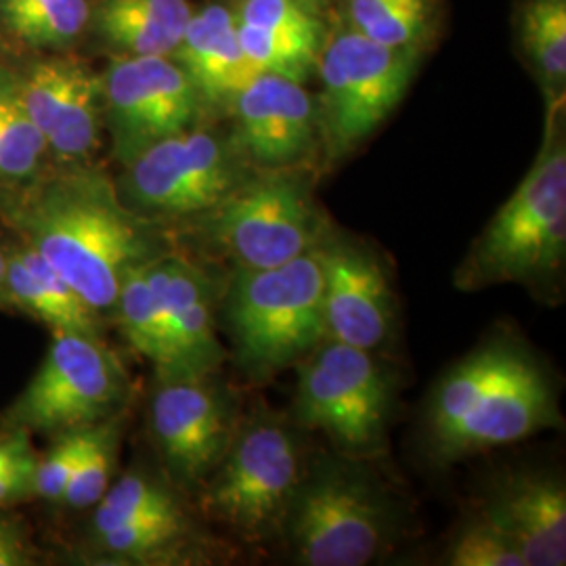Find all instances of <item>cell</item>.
<instances>
[{
  "mask_svg": "<svg viewBox=\"0 0 566 566\" xmlns=\"http://www.w3.org/2000/svg\"><path fill=\"white\" fill-rule=\"evenodd\" d=\"M177 507H181L177 497L163 483L143 474H126L118 483L109 485L102 500L95 504L93 535H99L137 516Z\"/></svg>",
  "mask_w": 566,
  "mask_h": 566,
  "instance_id": "f546056e",
  "label": "cell"
},
{
  "mask_svg": "<svg viewBox=\"0 0 566 566\" xmlns=\"http://www.w3.org/2000/svg\"><path fill=\"white\" fill-rule=\"evenodd\" d=\"M149 422L164 462L181 485L210 476L233 441L229 407L206 376L163 378L149 405Z\"/></svg>",
  "mask_w": 566,
  "mask_h": 566,
  "instance_id": "4fadbf2b",
  "label": "cell"
},
{
  "mask_svg": "<svg viewBox=\"0 0 566 566\" xmlns=\"http://www.w3.org/2000/svg\"><path fill=\"white\" fill-rule=\"evenodd\" d=\"M126 166L124 202L139 217L210 212L242 185L231 149L208 130L166 137Z\"/></svg>",
  "mask_w": 566,
  "mask_h": 566,
  "instance_id": "30bf717a",
  "label": "cell"
},
{
  "mask_svg": "<svg viewBox=\"0 0 566 566\" xmlns=\"http://www.w3.org/2000/svg\"><path fill=\"white\" fill-rule=\"evenodd\" d=\"M243 151L269 168L298 163L313 147L319 116L303 82L259 74L229 99Z\"/></svg>",
  "mask_w": 566,
  "mask_h": 566,
  "instance_id": "9a60e30c",
  "label": "cell"
},
{
  "mask_svg": "<svg viewBox=\"0 0 566 566\" xmlns=\"http://www.w3.org/2000/svg\"><path fill=\"white\" fill-rule=\"evenodd\" d=\"M560 422L554 388L537 361L518 348L464 418L432 443L439 464L510 446Z\"/></svg>",
  "mask_w": 566,
  "mask_h": 566,
  "instance_id": "7c38bea8",
  "label": "cell"
},
{
  "mask_svg": "<svg viewBox=\"0 0 566 566\" xmlns=\"http://www.w3.org/2000/svg\"><path fill=\"white\" fill-rule=\"evenodd\" d=\"M521 549L526 566L566 563L565 483L546 472H512L483 510Z\"/></svg>",
  "mask_w": 566,
  "mask_h": 566,
  "instance_id": "2e32d148",
  "label": "cell"
},
{
  "mask_svg": "<svg viewBox=\"0 0 566 566\" xmlns=\"http://www.w3.org/2000/svg\"><path fill=\"white\" fill-rule=\"evenodd\" d=\"M224 311L235 357L250 376L263 378L303 361L325 340L319 243L290 263L238 271Z\"/></svg>",
  "mask_w": 566,
  "mask_h": 566,
  "instance_id": "7a4b0ae2",
  "label": "cell"
},
{
  "mask_svg": "<svg viewBox=\"0 0 566 566\" xmlns=\"http://www.w3.org/2000/svg\"><path fill=\"white\" fill-rule=\"evenodd\" d=\"M193 11L187 0H99L97 32L126 55H172Z\"/></svg>",
  "mask_w": 566,
  "mask_h": 566,
  "instance_id": "ffe728a7",
  "label": "cell"
},
{
  "mask_svg": "<svg viewBox=\"0 0 566 566\" xmlns=\"http://www.w3.org/2000/svg\"><path fill=\"white\" fill-rule=\"evenodd\" d=\"M32 458H36V453L30 446V432L20 428H7V432L0 434V468Z\"/></svg>",
  "mask_w": 566,
  "mask_h": 566,
  "instance_id": "8d00e7d4",
  "label": "cell"
},
{
  "mask_svg": "<svg viewBox=\"0 0 566 566\" xmlns=\"http://www.w3.org/2000/svg\"><path fill=\"white\" fill-rule=\"evenodd\" d=\"M324 266L325 338L364 350L388 343L395 298L382 264L348 240L319 242Z\"/></svg>",
  "mask_w": 566,
  "mask_h": 566,
  "instance_id": "5bb4252c",
  "label": "cell"
},
{
  "mask_svg": "<svg viewBox=\"0 0 566 566\" xmlns=\"http://www.w3.org/2000/svg\"><path fill=\"white\" fill-rule=\"evenodd\" d=\"M93 72L81 61L44 60L30 65L20 81L21 99L25 103L34 124L39 126L44 139L53 133L63 112L74 99L82 82Z\"/></svg>",
  "mask_w": 566,
  "mask_h": 566,
  "instance_id": "d4e9b609",
  "label": "cell"
},
{
  "mask_svg": "<svg viewBox=\"0 0 566 566\" xmlns=\"http://www.w3.org/2000/svg\"><path fill=\"white\" fill-rule=\"evenodd\" d=\"M523 42L554 102L565 95L566 0H528L523 9Z\"/></svg>",
  "mask_w": 566,
  "mask_h": 566,
  "instance_id": "cb8c5ba5",
  "label": "cell"
},
{
  "mask_svg": "<svg viewBox=\"0 0 566 566\" xmlns=\"http://www.w3.org/2000/svg\"><path fill=\"white\" fill-rule=\"evenodd\" d=\"M164 315L172 329L185 376H206L223 361L214 303L202 269L181 256L163 254L145 264Z\"/></svg>",
  "mask_w": 566,
  "mask_h": 566,
  "instance_id": "e0dca14e",
  "label": "cell"
},
{
  "mask_svg": "<svg viewBox=\"0 0 566 566\" xmlns=\"http://www.w3.org/2000/svg\"><path fill=\"white\" fill-rule=\"evenodd\" d=\"M353 30L390 49H413L432 18V0H346Z\"/></svg>",
  "mask_w": 566,
  "mask_h": 566,
  "instance_id": "484cf974",
  "label": "cell"
},
{
  "mask_svg": "<svg viewBox=\"0 0 566 566\" xmlns=\"http://www.w3.org/2000/svg\"><path fill=\"white\" fill-rule=\"evenodd\" d=\"M7 301L53 332L99 336L102 315L32 248L7 252Z\"/></svg>",
  "mask_w": 566,
  "mask_h": 566,
  "instance_id": "d6986e66",
  "label": "cell"
},
{
  "mask_svg": "<svg viewBox=\"0 0 566 566\" xmlns=\"http://www.w3.org/2000/svg\"><path fill=\"white\" fill-rule=\"evenodd\" d=\"M9 221L86 304L114 313L124 277L163 256L143 217L99 175L74 172L46 182L9 208Z\"/></svg>",
  "mask_w": 566,
  "mask_h": 566,
  "instance_id": "6da1fadb",
  "label": "cell"
},
{
  "mask_svg": "<svg viewBox=\"0 0 566 566\" xmlns=\"http://www.w3.org/2000/svg\"><path fill=\"white\" fill-rule=\"evenodd\" d=\"M114 315L120 322L122 334L128 344L151 361L158 378H185L181 357L172 329L164 315L151 285L145 275V264L133 269L120 285L114 304Z\"/></svg>",
  "mask_w": 566,
  "mask_h": 566,
  "instance_id": "44dd1931",
  "label": "cell"
},
{
  "mask_svg": "<svg viewBox=\"0 0 566 566\" xmlns=\"http://www.w3.org/2000/svg\"><path fill=\"white\" fill-rule=\"evenodd\" d=\"M446 563L453 566H526L521 549L483 512L460 528L447 547Z\"/></svg>",
  "mask_w": 566,
  "mask_h": 566,
  "instance_id": "1f68e13d",
  "label": "cell"
},
{
  "mask_svg": "<svg viewBox=\"0 0 566 566\" xmlns=\"http://www.w3.org/2000/svg\"><path fill=\"white\" fill-rule=\"evenodd\" d=\"M88 428L57 434L55 446L46 451L42 460L39 458L36 476H34V493L39 497L46 502H63L65 489L70 485V479L81 462Z\"/></svg>",
  "mask_w": 566,
  "mask_h": 566,
  "instance_id": "836d02e7",
  "label": "cell"
},
{
  "mask_svg": "<svg viewBox=\"0 0 566 566\" xmlns=\"http://www.w3.org/2000/svg\"><path fill=\"white\" fill-rule=\"evenodd\" d=\"M120 437L122 413L88 428L86 446L70 479V485L65 489L63 504L72 510H86L102 500L103 493L112 485L120 451Z\"/></svg>",
  "mask_w": 566,
  "mask_h": 566,
  "instance_id": "83f0119b",
  "label": "cell"
},
{
  "mask_svg": "<svg viewBox=\"0 0 566 566\" xmlns=\"http://www.w3.org/2000/svg\"><path fill=\"white\" fill-rule=\"evenodd\" d=\"M238 36L245 60L256 74H277L290 81L304 82L317 67L322 41L273 32L240 21Z\"/></svg>",
  "mask_w": 566,
  "mask_h": 566,
  "instance_id": "4316f807",
  "label": "cell"
},
{
  "mask_svg": "<svg viewBox=\"0 0 566 566\" xmlns=\"http://www.w3.org/2000/svg\"><path fill=\"white\" fill-rule=\"evenodd\" d=\"M208 489V510L238 533L282 528L303 479L294 434L275 420H254L233 437Z\"/></svg>",
  "mask_w": 566,
  "mask_h": 566,
  "instance_id": "9c48e42d",
  "label": "cell"
},
{
  "mask_svg": "<svg viewBox=\"0 0 566 566\" xmlns=\"http://www.w3.org/2000/svg\"><path fill=\"white\" fill-rule=\"evenodd\" d=\"M0 304H9L7 301V252L0 250Z\"/></svg>",
  "mask_w": 566,
  "mask_h": 566,
  "instance_id": "f35d334b",
  "label": "cell"
},
{
  "mask_svg": "<svg viewBox=\"0 0 566 566\" xmlns=\"http://www.w3.org/2000/svg\"><path fill=\"white\" fill-rule=\"evenodd\" d=\"M172 55L208 102H229L243 84L259 76L243 55L233 11L221 4L191 15Z\"/></svg>",
  "mask_w": 566,
  "mask_h": 566,
  "instance_id": "ac0fdd59",
  "label": "cell"
},
{
  "mask_svg": "<svg viewBox=\"0 0 566 566\" xmlns=\"http://www.w3.org/2000/svg\"><path fill=\"white\" fill-rule=\"evenodd\" d=\"M566 254V149L546 143L523 182L486 224L464 275L470 285L542 283Z\"/></svg>",
  "mask_w": 566,
  "mask_h": 566,
  "instance_id": "277c9868",
  "label": "cell"
},
{
  "mask_svg": "<svg viewBox=\"0 0 566 566\" xmlns=\"http://www.w3.org/2000/svg\"><path fill=\"white\" fill-rule=\"evenodd\" d=\"M416 60V46H382L353 28L329 39L317 61L324 82L317 116L332 158H343L390 116L409 88Z\"/></svg>",
  "mask_w": 566,
  "mask_h": 566,
  "instance_id": "52a82bcc",
  "label": "cell"
},
{
  "mask_svg": "<svg viewBox=\"0 0 566 566\" xmlns=\"http://www.w3.org/2000/svg\"><path fill=\"white\" fill-rule=\"evenodd\" d=\"M304 2H308V0H304Z\"/></svg>",
  "mask_w": 566,
  "mask_h": 566,
  "instance_id": "ab89813d",
  "label": "cell"
},
{
  "mask_svg": "<svg viewBox=\"0 0 566 566\" xmlns=\"http://www.w3.org/2000/svg\"><path fill=\"white\" fill-rule=\"evenodd\" d=\"M39 458L18 462V464L0 468V506H9L21 502L34 493V476H36Z\"/></svg>",
  "mask_w": 566,
  "mask_h": 566,
  "instance_id": "e575fe53",
  "label": "cell"
},
{
  "mask_svg": "<svg viewBox=\"0 0 566 566\" xmlns=\"http://www.w3.org/2000/svg\"><path fill=\"white\" fill-rule=\"evenodd\" d=\"M39 0H0V21H7L21 11L34 7Z\"/></svg>",
  "mask_w": 566,
  "mask_h": 566,
  "instance_id": "74e56055",
  "label": "cell"
},
{
  "mask_svg": "<svg viewBox=\"0 0 566 566\" xmlns=\"http://www.w3.org/2000/svg\"><path fill=\"white\" fill-rule=\"evenodd\" d=\"M210 212V240L238 271L290 263L324 240L304 182L283 172L240 185Z\"/></svg>",
  "mask_w": 566,
  "mask_h": 566,
  "instance_id": "ba28073f",
  "label": "cell"
},
{
  "mask_svg": "<svg viewBox=\"0 0 566 566\" xmlns=\"http://www.w3.org/2000/svg\"><path fill=\"white\" fill-rule=\"evenodd\" d=\"M187 531V518L181 507L137 516L122 525L107 528L95 535V544L102 547L105 554L116 558H151L172 549L182 539Z\"/></svg>",
  "mask_w": 566,
  "mask_h": 566,
  "instance_id": "f1b7e54d",
  "label": "cell"
},
{
  "mask_svg": "<svg viewBox=\"0 0 566 566\" xmlns=\"http://www.w3.org/2000/svg\"><path fill=\"white\" fill-rule=\"evenodd\" d=\"M102 84L116 156L124 163L189 130L202 103L196 84L168 55H124L112 61Z\"/></svg>",
  "mask_w": 566,
  "mask_h": 566,
  "instance_id": "8fae6325",
  "label": "cell"
},
{
  "mask_svg": "<svg viewBox=\"0 0 566 566\" xmlns=\"http://www.w3.org/2000/svg\"><path fill=\"white\" fill-rule=\"evenodd\" d=\"M282 531L298 565L364 566L388 544L392 510L359 465L324 460L303 474Z\"/></svg>",
  "mask_w": 566,
  "mask_h": 566,
  "instance_id": "3957f363",
  "label": "cell"
},
{
  "mask_svg": "<svg viewBox=\"0 0 566 566\" xmlns=\"http://www.w3.org/2000/svg\"><path fill=\"white\" fill-rule=\"evenodd\" d=\"M44 151L46 139L21 99L20 81L0 65V179L34 177Z\"/></svg>",
  "mask_w": 566,
  "mask_h": 566,
  "instance_id": "603a6c76",
  "label": "cell"
},
{
  "mask_svg": "<svg viewBox=\"0 0 566 566\" xmlns=\"http://www.w3.org/2000/svg\"><path fill=\"white\" fill-rule=\"evenodd\" d=\"M296 365L298 424L322 430L348 455L371 453L385 443L392 385L369 350L325 338Z\"/></svg>",
  "mask_w": 566,
  "mask_h": 566,
  "instance_id": "8992f818",
  "label": "cell"
},
{
  "mask_svg": "<svg viewBox=\"0 0 566 566\" xmlns=\"http://www.w3.org/2000/svg\"><path fill=\"white\" fill-rule=\"evenodd\" d=\"M30 552L20 528L0 516V566L30 565Z\"/></svg>",
  "mask_w": 566,
  "mask_h": 566,
  "instance_id": "d590c367",
  "label": "cell"
},
{
  "mask_svg": "<svg viewBox=\"0 0 566 566\" xmlns=\"http://www.w3.org/2000/svg\"><path fill=\"white\" fill-rule=\"evenodd\" d=\"M128 376L99 336L53 332L41 367L2 416L4 428L63 434L120 413Z\"/></svg>",
  "mask_w": 566,
  "mask_h": 566,
  "instance_id": "5b68a950",
  "label": "cell"
},
{
  "mask_svg": "<svg viewBox=\"0 0 566 566\" xmlns=\"http://www.w3.org/2000/svg\"><path fill=\"white\" fill-rule=\"evenodd\" d=\"M235 20L273 32L322 41V23L304 0H240Z\"/></svg>",
  "mask_w": 566,
  "mask_h": 566,
  "instance_id": "d6a6232c",
  "label": "cell"
},
{
  "mask_svg": "<svg viewBox=\"0 0 566 566\" xmlns=\"http://www.w3.org/2000/svg\"><path fill=\"white\" fill-rule=\"evenodd\" d=\"M518 348L506 340L489 343L447 371L428 403L426 428L430 446L464 418L489 385L506 369Z\"/></svg>",
  "mask_w": 566,
  "mask_h": 566,
  "instance_id": "7402d4cb",
  "label": "cell"
},
{
  "mask_svg": "<svg viewBox=\"0 0 566 566\" xmlns=\"http://www.w3.org/2000/svg\"><path fill=\"white\" fill-rule=\"evenodd\" d=\"M91 20L88 0H39L34 7L2 21L20 41L34 46H63Z\"/></svg>",
  "mask_w": 566,
  "mask_h": 566,
  "instance_id": "4dcf8cb0",
  "label": "cell"
}]
</instances>
